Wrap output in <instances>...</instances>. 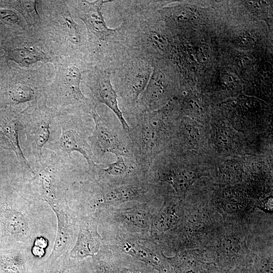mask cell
I'll use <instances>...</instances> for the list:
<instances>
[{"label":"cell","instance_id":"cell-24","mask_svg":"<svg viewBox=\"0 0 273 273\" xmlns=\"http://www.w3.org/2000/svg\"><path fill=\"white\" fill-rule=\"evenodd\" d=\"M237 273H258L254 268L245 267L240 269Z\"/></svg>","mask_w":273,"mask_h":273},{"label":"cell","instance_id":"cell-26","mask_svg":"<svg viewBox=\"0 0 273 273\" xmlns=\"http://www.w3.org/2000/svg\"><path fill=\"white\" fill-rule=\"evenodd\" d=\"M263 77H266V74L264 73L263 74Z\"/></svg>","mask_w":273,"mask_h":273},{"label":"cell","instance_id":"cell-42","mask_svg":"<svg viewBox=\"0 0 273 273\" xmlns=\"http://www.w3.org/2000/svg\"><path fill=\"white\" fill-rule=\"evenodd\" d=\"M245 40H246L245 39H243V41H245Z\"/></svg>","mask_w":273,"mask_h":273},{"label":"cell","instance_id":"cell-7","mask_svg":"<svg viewBox=\"0 0 273 273\" xmlns=\"http://www.w3.org/2000/svg\"><path fill=\"white\" fill-rule=\"evenodd\" d=\"M104 1L96 2L88 4L89 10L84 13L81 19L85 23L87 29L103 41L109 40L116 32V29L109 28L104 19L101 12V8Z\"/></svg>","mask_w":273,"mask_h":273},{"label":"cell","instance_id":"cell-32","mask_svg":"<svg viewBox=\"0 0 273 273\" xmlns=\"http://www.w3.org/2000/svg\"><path fill=\"white\" fill-rule=\"evenodd\" d=\"M193 69H196V67H194V66H193Z\"/></svg>","mask_w":273,"mask_h":273},{"label":"cell","instance_id":"cell-20","mask_svg":"<svg viewBox=\"0 0 273 273\" xmlns=\"http://www.w3.org/2000/svg\"><path fill=\"white\" fill-rule=\"evenodd\" d=\"M254 268L258 273H272V259L257 257L254 261Z\"/></svg>","mask_w":273,"mask_h":273},{"label":"cell","instance_id":"cell-16","mask_svg":"<svg viewBox=\"0 0 273 273\" xmlns=\"http://www.w3.org/2000/svg\"><path fill=\"white\" fill-rule=\"evenodd\" d=\"M195 175L192 172L177 171L170 177V181L178 195L185 194L195 179Z\"/></svg>","mask_w":273,"mask_h":273},{"label":"cell","instance_id":"cell-18","mask_svg":"<svg viewBox=\"0 0 273 273\" xmlns=\"http://www.w3.org/2000/svg\"><path fill=\"white\" fill-rule=\"evenodd\" d=\"M176 216L174 209L166 207L159 213L156 220V226L161 231H166L175 222Z\"/></svg>","mask_w":273,"mask_h":273},{"label":"cell","instance_id":"cell-2","mask_svg":"<svg viewBox=\"0 0 273 273\" xmlns=\"http://www.w3.org/2000/svg\"><path fill=\"white\" fill-rule=\"evenodd\" d=\"M53 129L59 130L52 134L50 141L44 148L66 159H72L73 152L79 153L86 160L88 169L96 164L95 156L89 142V136L83 123L72 118L59 117L54 119Z\"/></svg>","mask_w":273,"mask_h":273},{"label":"cell","instance_id":"cell-6","mask_svg":"<svg viewBox=\"0 0 273 273\" xmlns=\"http://www.w3.org/2000/svg\"><path fill=\"white\" fill-rule=\"evenodd\" d=\"M94 90L95 97L98 102L105 104L110 108L117 117L123 128L129 131L130 128L119 107L117 95L112 85L109 72L101 73Z\"/></svg>","mask_w":273,"mask_h":273},{"label":"cell","instance_id":"cell-23","mask_svg":"<svg viewBox=\"0 0 273 273\" xmlns=\"http://www.w3.org/2000/svg\"><path fill=\"white\" fill-rule=\"evenodd\" d=\"M5 150H10L14 152L12 144L6 136L0 126V153Z\"/></svg>","mask_w":273,"mask_h":273},{"label":"cell","instance_id":"cell-5","mask_svg":"<svg viewBox=\"0 0 273 273\" xmlns=\"http://www.w3.org/2000/svg\"><path fill=\"white\" fill-rule=\"evenodd\" d=\"M51 207L55 213L57 222L54 243L49 257V259L54 260L68 252L72 240V231L67 202Z\"/></svg>","mask_w":273,"mask_h":273},{"label":"cell","instance_id":"cell-14","mask_svg":"<svg viewBox=\"0 0 273 273\" xmlns=\"http://www.w3.org/2000/svg\"><path fill=\"white\" fill-rule=\"evenodd\" d=\"M10 103L18 104L34 100L35 93L30 86L24 84H17L12 86L8 92Z\"/></svg>","mask_w":273,"mask_h":273},{"label":"cell","instance_id":"cell-40","mask_svg":"<svg viewBox=\"0 0 273 273\" xmlns=\"http://www.w3.org/2000/svg\"><path fill=\"white\" fill-rule=\"evenodd\" d=\"M208 48H206V50H208Z\"/></svg>","mask_w":273,"mask_h":273},{"label":"cell","instance_id":"cell-13","mask_svg":"<svg viewBox=\"0 0 273 273\" xmlns=\"http://www.w3.org/2000/svg\"><path fill=\"white\" fill-rule=\"evenodd\" d=\"M8 56L10 59L25 67L38 61H48L43 53L30 49H15L9 52Z\"/></svg>","mask_w":273,"mask_h":273},{"label":"cell","instance_id":"cell-15","mask_svg":"<svg viewBox=\"0 0 273 273\" xmlns=\"http://www.w3.org/2000/svg\"><path fill=\"white\" fill-rule=\"evenodd\" d=\"M142 193V189L133 186L116 188L107 193L104 197L106 202H114L132 199Z\"/></svg>","mask_w":273,"mask_h":273},{"label":"cell","instance_id":"cell-22","mask_svg":"<svg viewBox=\"0 0 273 273\" xmlns=\"http://www.w3.org/2000/svg\"><path fill=\"white\" fill-rule=\"evenodd\" d=\"M0 20L5 24H14L18 20L16 13L14 12L6 9H0Z\"/></svg>","mask_w":273,"mask_h":273},{"label":"cell","instance_id":"cell-31","mask_svg":"<svg viewBox=\"0 0 273 273\" xmlns=\"http://www.w3.org/2000/svg\"><path fill=\"white\" fill-rule=\"evenodd\" d=\"M194 19H196V17L195 16H193V18Z\"/></svg>","mask_w":273,"mask_h":273},{"label":"cell","instance_id":"cell-9","mask_svg":"<svg viewBox=\"0 0 273 273\" xmlns=\"http://www.w3.org/2000/svg\"><path fill=\"white\" fill-rule=\"evenodd\" d=\"M100 248L96 233L88 224H81L77 241L71 249L70 256L83 258L96 254Z\"/></svg>","mask_w":273,"mask_h":273},{"label":"cell","instance_id":"cell-38","mask_svg":"<svg viewBox=\"0 0 273 273\" xmlns=\"http://www.w3.org/2000/svg\"><path fill=\"white\" fill-rule=\"evenodd\" d=\"M266 74H269V73L268 72H267L266 73Z\"/></svg>","mask_w":273,"mask_h":273},{"label":"cell","instance_id":"cell-30","mask_svg":"<svg viewBox=\"0 0 273 273\" xmlns=\"http://www.w3.org/2000/svg\"><path fill=\"white\" fill-rule=\"evenodd\" d=\"M249 4L252 5V2H249Z\"/></svg>","mask_w":273,"mask_h":273},{"label":"cell","instance_id":"cell-33","mask_svg":"<svg viewBox=\"0 0 273 273\" xmlns=\"http://www.w3.org/2000/svg\"><path fill=\"white\" fill-rule=\"evenodd\" d=\"M201 42H204V40H203V39H201Z\"/></svg>","mask_w":273,"mask_h":273},{"label":"cell","instance_id":"cell-39","mask_svg":"<svg viewBox=\"0 0 273 273\" xmlns=\"http://www.w3.org/2000/svg\"><path fill=\"white\" fill-rule=\"evenodd\" d=\"M259 82H260V83H261V80H259Z\"/></svg>","mask_w":273,"mask_h":273},{"label":"cell","instance_id":"cell-27","mask_svg":"<svg viewBox=\"0 0 273 273\" xmlns=\"http://www.w3.org/2000/svg\"><path fill=\"white\" fill-rule=\"evenodd\" d=\"M199 50H200V51H202V49L200 48H199Z\"/></svg>","mask_w":273,"mask_h":273},{"label":"cell","instance_id":"cell-29","mask_svg":"<svg viewBox=\"0 0 273 273\" xmlns=\"http://www.w3.org/2000/svg\"><path fill=\"white\" fill-rule=\"evenodd\" d=\"M261 79L262 80H263V79H264V77H262V76H261Z\"/></svg>","mask_w":273,"mask_h":273},{"label":"cell","instance_id":"cell-10","mask_svg":"<svg viewBox=\"0 0 273 273\" xmlns=\"http://www.w3.org/2000/svg\"><path fill=\"white\" fill-rule=\"evenodd\" d=\"M128 75L123 89V94L131 101L136 100L145 90L150 79V67L141 65Z\"/></svg>","mask_w":273,"mask_h":273},{"label":"cell","instance_id":"cell-41","mask_svg":"<svg viewBox=\"0 0 273 273\" xmlns=\"http://www.w3.org/2000/svg\"><path fill=\"white\" fill-rule=\"evenodd\" d=\"M242 61H243V62H245V60H242Z\"/></svg>","mask_w":273,"mask_h":273},{"label":"cell","instance_id":"cell-37","mask_svg":"<svg viewBox=\"0 0 273 273\" xmlns=\"http://www.w3.org/2000/svg\"><path fill=\"white\" fill-rule=\"evenodd\" d=\"M248 36H250V34L249 33H248Z\"/></svg>","mask_w":273,"mask_h":273},{"label":"cell","instance_id":"cell-34","mask_svg":"<svg viewBox=\"0 0 273 273\" xmlns=\"http://www.w3.org/2000/svg\"><path fill=\"white\" fill-rule=\"evenodd\" d=\"M263 73H264V72H261V74L262 75H263Z\"/></svg>","mask_w":273,"mask_h":273},{"label":"cell","instance_id":"cell-19","mask_svg":"<svg viewBox=\"0 0 273 273\" xmlns=\"http://www.w3.org/2000/svg\"><path fill=\"white\" fill-rule=\"evenodd\" d=\"M22 13L30 24L39 21V17L36 10V1H22L20 3Z\"/></svg>","mask_w":273,"mask_h":273},{"label":"cell","instance_id":"cell-21","mask_svg":"<svg viewBox=\"0 0 273 273\" xmlns=\"http://www.w3.org/2000/svg\"><path fill=\"white\" fill-rule=\"evenodd\" d=\"M65 17L66 24L68 26V31L71 40L75 44H77L80 41V33L77 28L75 23L73 21L71 17L66 15Z\"/></svg>","mask_w":273,"mask_h":273},{"label":"cell","instance_id":"cell-11","mask_svg":"<svg viewBox=\"0 0 273 273\" xmlns=\"http://www.w3.org/2000/svg\"><path fill=\"white\" fill-rule=\"evenodd\" d=\"M158 121L153 113H146L140 125V146L143 154L148 157L154 152L156 145Z\"/></svg>","mask_w":273,"mask_h":273},{"label":"cell","instance_id":"cell-25","mask_svg":"<svg viewBox=\"0 0 273 273\" xmlns=\"http://www.w3.org/2000/svg\"><path fill=\"white\" fill-rule=\"evenodd\" d=\"M202 60H203V61H206V58H202Z\"/></svg>","mask_w":273,"mask_h":273},{"label":"cell","instance_id":"cell-1","mask_svg":"<svg viewBox=\"0 0 273 273\" xmlns=\"http://www.w3.org/2000/svg\"><path fill=\"white\" fill-rule=\"evenodd\" d=\"M71 159H64L45 149L31 170L22 169V191L50 207L67 201L72 174Z\"/></svg>","mask_w":273,"mask_h":273},{"label":"cell","instance_id":"cell-4","mask_svg":"<svg viewBox=\"0 0 273 273\" xmlns=\"http://www.w3.org/2000/svg\"><path fill=\"white\" fill-rule=\"evenodd\" d=\"M95 127L88 140L92 150L95 148L102 157L106 153H110L116 156H127L128 151L116 132L101 118L96 110V105L90 111Z\"/></svg>","mask_w":273,"mask_h":273},{"label":"cell","instance_id":"cell-8","mask_svg":"<svg viewBox=\"0 0 273 273\" xmlns=\"http://www.w3.org/2000/svg\"><path fill=\"white\" fill-rule=\"evenodd\" d=\"M0 126L6 136L12 144L14 153L20 166L24 169L31 170V167L24 155L20 145L19 116L13 114L4 115L0 117Z\"/></svg>","mask_w":273,"mask_h":273},{"label":"cell","instance_id":"cell-17","mask_svg":"<svg viewBox=\"0 0 273 273\" xmlns=\"http://www.w3.org/2000/svg\"><path fill=\"white\" fill-rule=\"evenodd\" d=\"M129 170L128 165L127 164L123 156H116V160L115 162L108 164L107 167L101 168L97 163L95 166L89 169V171H98L103 172L106 174L112 176L122 175L128 172Z\"/></svg>","mask_w":273,"mask_h":273},{"label":"cell","instance_id":"cell-28","mask_svg":"<svg viewBox=\"0 0 273 273\" xmlns=\"http://www.w3.org/2000/svg\"><path fill=\"white\" fill-rule=\"evenodd\" d=\"M245 59L246 60H249V59H248V58H245Z\"/></svg>","mask_w":273,"mask_h":273},{"label":"cell","instance_id":"cell-36","mask_svg":"<svg viewBox=\"0 0 273 273\" xmlns=\"http://www.w3.org/2000/svg\"><path fill=\"white\" fill-rule=\"evenodd\" d=\"M184 19H187V17H184Z\"/></svg>","mask_w":273,"mask_h":273},{"label":"cell","instance_id":"cell-12","mask_svg":"<svg viewBox=\"0 0 273 273\" xmlns=\"http://www.w3.org/2000/svg\"><path fill=\"white\" fill-rule=\"evenodd\" d=\"M68 93L75 102L85 103L87 99L85 97L80 88L81 73L77 67L71 66L68 67L65 75Z\"/></svg>","mask_w":273,"mask_h":273},{"label":"cell","instance_id":"cell-35","mask_svg":"<svg viewBox=\"0 0 273 273\" xmlns=\"http://www.w3.org/2000/svg\"><path fill=\"white\" fill-rule=\"evenodd\" d=\"M257 8H259V5H256V6Z\"/></svg>","mask_w":273,"mask_h":273},{"label":"cell","instance_id":"cell-3","mask_svg":"<svg viewBox=\"0 0 273 273\" xmlns=\"http://www.w3.org/2000/svg\"><path fill=\"white\" fill-rule=\"evenodd\" d=\"M54 119L48 112L19 116L20 132L25 136L23 153L33 157L34 162L42 158L43 148L51 140Z\"/></svg>","mask_w":273,"mask_h":273}]
</instances>
